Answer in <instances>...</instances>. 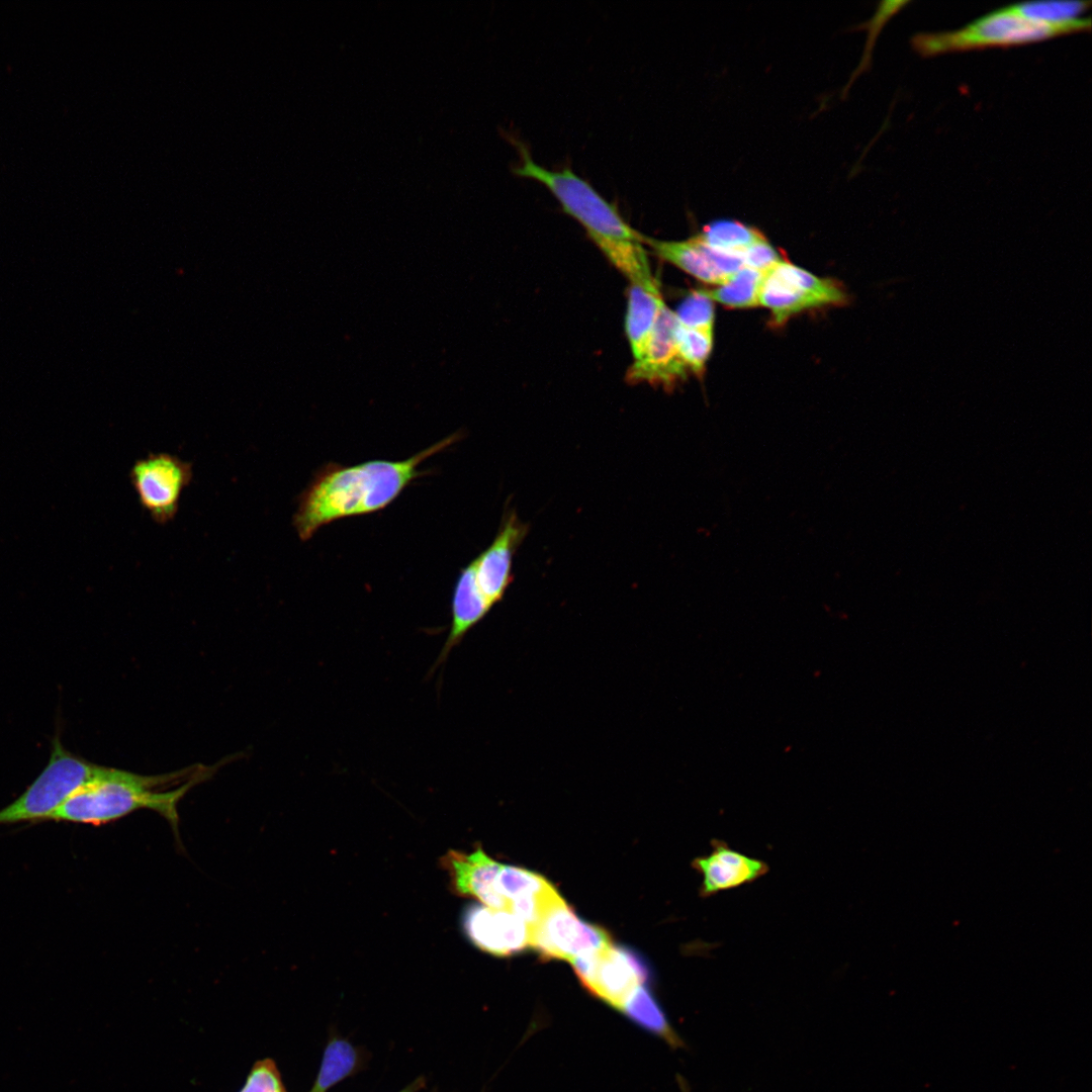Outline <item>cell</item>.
<instances>
[{
    "label": "cell",
    "mask_w": 1092,
    "mask_h": 1092,
    "mask_svg": "<svg viewBox=\"0 0 1092 1092\" xmlns=\"http://www.w3.org/2000/svg\"><path fill=\"white\" fill-rule=\"evenodd\" d=\"M461 438L455 433L400 461L372 460L353 466L329 463L300 493L292 525L301 541L323 526L386 508L416 478L419 466Z\"/></svg>",
    "instance_id": "6da1fadb"
},
{
    "label": "cell",
    "mask_w": 1092,
    "mask_h": 1092,
    "mask_svg": "<svg viewBox=\"0 0 1092 1092\" xmlns=\"http://www.w3.org/2000/svg\"><path fill=\"white\" fill-rule=\"evenodd\" d=\"M197 765L165 775L145 776L104 767L73 793L49 818L54 821L102 825L139 810L160 814L178 832L180 800L217 768Z\"/></svg>",
    "instance_id": "7a4b0ae2"
},
{
    "label": "cell",
    "mask_w": 1092,
    "mask_h": 1092,
    "mask_svg": "<svg viewBox=\"0 0 1092 1092\" xmlns=\"http://www.w3.org/2000/svg\"><path fill=\"white\" fill-rule=\"evenodd\" d=\"M515 144L520 153V163L513 171L545 184L559 200L564 211L581 223L609 261L631 247L643 244L644 236L627 223L616 206L606 200L586 180L568 167L553 171L538 165L523 143L516 141Z\"/></svg>",
    "instance_id": "3957f363"
},
{
    "label": "cell",
    "mask_w": 1092,
    "mask_h": 1092,
    "mask_svg": "<svg viewBox=\"0 0 1092 1092\" xmlns=\"http://www.w3.org/2000/svg\"><path fill=\"white\" fill-rule=\"evenodd\" d=\"M1090 26L1089 17L1061 23L1032 20L1016 12L1010 5L994 10L960 29L917 33L911 38V46L921 57H931L950 52L1035 42L1089 30Z\"/></svg>",
    "instance_id": "277c9868"
},
{
    "label": "cell",
    "mask_w": 1092,
    "mask_h": 1092,
    "mask_svg": "<svg viewBox=\"0 0 1092 1092\" xmlns=\"http://www.w3.org/2000/svg\"><path fill=\"white\" fill-rule=\"evenodd\" d=\"M104 767L71 753L56 735L48 764L19 798L0 810V825L49 820L73 793L96 779Z\"/></svg>",
    "instance_id": "5b68a950"
},
{
    "label": "cell",
    "mask_w": 1092,
    "mask_h": 1092,
    "mask_svg": "<svg viewBox=\"0 0 1092 1092\" xmlns=\"http://www.w3.org/2000/svg\"><path fill=\"white\" fill-rule=\"evenodd\" d=\"M192 477L191 462L166 452L150 453L135 460L129 470L142 508L159 525L175 519L181 495Z\"/></svg>",
    "instance_id": "8992f818"
},
{
    "label": "cell",
    "mask_w": 1092,
    "mask_h": 1092,
    "mask_svg": "<svg viewBox=\"0 0 1092 1092\" xmlns=\"http://www.w3.org/2000/svg\"><path fill=\"white\" fill-rule=\"evenodd\" d=\"M612 945L608 932L584 922L558 895L530 927V946L542 957L570 961L574 957Z\"/></svg>",
    "instance_id": "52a82bcc"
},
{
    "label": "cell",
    "mask_w": 1092,
    "mask_h": 1092,
    "mask_svg": "<svg viewBox=\"0 0 1092 1092\" xmlns=\"http://www.w3.org/2000/svg\"><path fill=\"white\" fill-rule=\"evenodd\" d=\"M527 532L515 511H507L491 544L463 568L491 606L503 599L512 581L513 558Z\"/></svg>",
    "instance_id": "ba28073f"
},
{
    "label": "cell",
    "mask_w": 1092,
    "mask_h": 1092,
    "mask_svg": "<svg viewBox=\"0 0 1092 1092\" xmlns=\"http://www.w3.org/2000/svg\"><path fill=\"white\" fill-rule=\"evenodd\" d=\"M650 973L632 949L613 944L601 950L595 969L582 986L603 1002L621 1011L635 991L646 985Z\"/></svg>",
    "instance_id": "9c48e42d"
},
{
    "label": "cell",
    "mask_w": 1092,
    "mask_h": 1092,
    "mask_svg": "<svg viewBox=\"0 0 1092 1092\" xmlns=\"http://www.w3.org/2000/svg\"><path fill=\"white\" fill-rule=\"evenodd\" d=\"M676 325L674 311L663 303L644 355L633 361L627 372L628 381L670 387L686 377L688 367L678 351Z\"/></svg>",
    "instance_id": "30bf717a"
},
{
    "label": "cell",
    "mask_w": 1092,
    "mask_h": 1092,
    "mask_svg": "<svg viewBox=\"0 0 1092 1092\" xmlns=\"http://www.w3.org/2000/svg\"><path fill=\"white\" fill-rule=\"evenodd\" d=\"M462 926L469 940L490 954L511 956L530 946L528 924L509 910L471 905L463 913Z\"/></svg>",
    "instance_id": "8fae6325"
},
{
    "label": "cell",
    "mask_w": 1092,
    "mask_h": 1092,
    "mask_svg": "<svg viewBox=\"0 0 1092 1092\" xmlns=\"http://www.w3.org/2000/svg\"><path fill=\"white\" fill-rule=\"evenodd\" d=\"M441 863L448 873L454 894L475 898L482 905L509 910L508 901L496 893L494 882L502 867L481 848L470 853L448 850Z\"/></svg>",
    "instance_id": "7c38bea8"
},
{
    "label": "cell",
    "mask_w": 1092,
    "mask_h": 1092,
    "mask_svg": "<svg viewBox=\"0 0 1092 1092\" xmlns=\"http://www.w3.org/2000/svg\"><path fill=\"white\" fill-rule=\"evenodd\" d=\"M711 844L712 851L708 855L693 861L694 869L703 877L702 897L752 883L769 870L763 860L734 850L722 840L714 839Z\"/></svg>",
    "instance_id": "4fadbf2b"
},
{
    "label": "cell",
    "mask_w": 1092,
    "mask_h": 1092,
    "mask_svg": "<svg viewBox=\"0 0 1092 1092\" xmlns=\"http://www.w3.org/2000/svg\"><path fill=\"white\" fill-rule=\"evenodd\" d=\"M663 303L660 290L652 291L630 284L625 332L634 361L644 355Z\"/></svg>",
    "instance_id": "5bb4252c"
},
{
    "label": "cell",
    "mask_w": 1092,
    "mask_h": 1092,
    "mask_svg": "<svg viewBox=\"0 0 1092 1092\" xmlns=\"http://www.w3.org/2000/svg\"><path fill=\"white\" fill-rule=\"evenodd\" d=\"M643 244L662 260L703 282L721 285L727 280L712 266L694 236L685 241H660L644 236Z\"/></svg>",
    "instance_id": "9a60e30c"
},
{
    "label": "cell",
    "mask_w": 1092,
    "mask_h": 1092,
    "mask_svg": "<svg viewBox=\"0 0 1092 1092\" xmlns=\"http://www.w3.org/2000/svg\"><path fill=\"white\" fill-rule=\"evenodd\" d=\"M758 305L768 308L778 325L800 311L821 306L818 300L769 270L760 287Z\"/></svg>",
    "instance_id": "2e32d148"
},
{
    "label": "cell",
    "mask_w": 1092,
    "mask_h": 1092,
    "mask_svg": "<svg viewBox=\"0 0 1092 1092\" xmlns=\"http://www.w3.org/2000/svg\"><path fill=\"white\" fill-rule=\"evenodd\" d=\"M765 272L744 267L713 289H701L712 301L735 308L758 305V296Z\"/></svg>",
    "instance_id": "e0dca14e"
},
{
    "label": "cell",
    "mask_w": 1092,
    "mask_h": 1092,
    "mask_svg": "<svg viewBox=\"0 0 1092 1092\" xmlns=\"http://www.w3.org/2000/svg\"><path fill=\"white\" fill-rule=\"evenodd\" d=\"M621 1012L639 1027L660 1036L671 1045L679 1044L677 1035L646 985L635 991Z\"/></svg>",
    "instance_id": "ac0fdd59"
},
{
    "label": "cell",
    "mask_w": 1092,
    "mask_h": 1092,
    "mask_svg": "<svg viewBox=\"0 0 1092 1092\" xmlns=\"http://www.w3.org/2000/svg\"><path fill=\"white\" fill-rule=\"evenodd\" d=\"M494 890L510 904L515 900L540 899L556 889L538 874L502 864L495 878Z\"/></svg>",
    "instance_id": "d6986e66"
},
{
    "label": "cell",
    "mask_w": 1092,
    "mask_h": 1092,
    "mask_svg": "<svg viewBox=\"0 0 1092 1092\" xmlns=\"http://www.w3.org/2000/svg\"><path fill=\"white\" fill-rule=\"evenodd\" d=\"M769 271L812 296L821 304H840L846 300L841 287L830 279L818 277L787 261H780Z\"/></svg>",
    "instance_id": "ffe728a7"
},
{
    "label": "cell",
    "mask_w": 1092,
    "mask_h": 1092,
    "mask_svg": "<svg viewBox=\"0 0 1092 1092\" xmlns=\"http://www.w3.org/2000/svg\"><path fill=\"white\" fill-rule=\"evenodd\" d=\"M696 237L709 247L742 254L765 237L752 226L735 220H716L705 225Z\"/></svg>",
    "instance_id": "44dd1931"
},
{
    "label": "cell",
    "mask_w": 1092,
    "mask_h": 1092,
    "mask_svg": "<svg viewBox=\"0 0 1092 1092\" xmlns=\"http://www.w3.org/2000/svg\"><path fill=\"white\" fill-rule=\"evenodd\" d=\"M357 1052L343 1039H333L326 1048L314 1086L309 1092H327L350 1075L357 1064Z\"/></svg>",
    "instance_id": "7402d4cb"
},
{
    "label": "cell",
    "mask_w": 1092,
    "mask_h": 1092,
    "mask_svg": "<svg viewBox=\"0 0 1092 1092\" xmlns=\"http://www.w3.org/2000/svg\"><path fill=\"white\" fill-rule=\"evenodd\" d=\"M1090 1H1035L1011 5L1022 16L1048 23H1061L1081 18Z\"/></svg>",
    "instance_id": "603a6c76"
},
{
    "label": "cell",
    "mask_w": 1092,
    "mask_h": 1092,
    "mask_svg": "<svg viewBox=\"0 0 1092 1092\" xmlns=\"http://www.w3.org/2000/svg\"><path fill=\"white\" fill-rule=\"evenodd\" d=\"M675 338L688 370L702 373L712 352L713 331L685 328L677 324Z\"/></svg>",
    "instance_id": "cb8c5ba5"
},
{
    "label": "cell",
    "mask_w": 1092,
    "mask_h": 1092,
    "mask_svg": "<svg viewBox=\"0 0 1092 1092\" xmlns=\"http://www.w3.org/2000/svg\"><path fill=\"white\" fill-rule=\"evenodd\" d=\"M677 324L691 329L713 331L714 305L701 289L692 291L674 311Z\"/></svg>",
    "instance_id": "d4e9b609"
},
{
    "label": "cell",
    "mask_w": 1092,
    "mask_h": 1092,
    "mask_svg": "<svg viewBox=\"0 0 1092 1092\" xmlns=\"http://www.w3.org/2000/svg\"><path fill=\"white\" fill-rule=\"evenodd\" d=\"M745 267L761 272H767L778 262L782 261L776 249L763 239L742 252Z\"/></svg>",
    "instance_id": "484cf974"
},
{
    "label": "cell",
    "mask_w": 1092,
    "mask_h": 1092,
    "mask_svg": "<svg viewBox=\"0 0 1092 1092\" xmlns=\"http://www.w3.org/2000/svg\"><path fill=\"white\" fill-rule=\"evenodd\" d=\"M423 1086H424V1080L422 1078H420V1079L416 1080L414 1083H412L411 1085H408L406 1088L401 1090L400 1092H419Z\"/></svg>",
    "instance_id": "4316f807"
}]
</instances>
